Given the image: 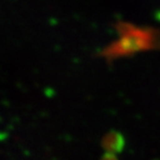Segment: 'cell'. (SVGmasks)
I'll return each mask as SVG.
<instances>
[]
</instances>
